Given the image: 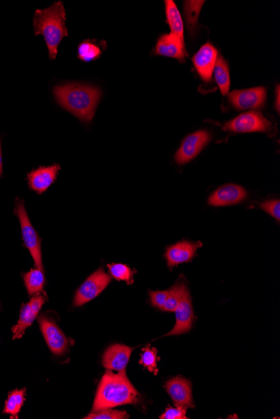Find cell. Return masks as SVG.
I'll return each instance as SVG.
<instances>
[{
	"mask_svg": "<svg viewBox=\"0 0 280 419\" xmlns=\"http://www.w3.org/2000/svg\"><path fill=\"white\" fill-rule=\"evenodd\" d=\"M58 104L77 119L88 124L95 116L102 91L99 87L81 82H68L53 88Z\"/></svg>",
	"mask_w": 280,
	"mask_h": 419,
	"instance_id": "cell-1",
	"label": "cell"
},
{
	"mask_svg": "<svg viewBox=\"0 0 280 419\" xmlns=\"http://www.w3.org/2000/svg\"><path fill=\"white\" fill-rule=\"evenodd\" d=\"M139 397L136 388L130 382L125 371L115 374L107 370L97 388L92 411L136 403Z\"/></svg>",
	"mask_w": 280,
	"mask_h": 419,
	"instance_id": "cell-2",
	"label": "cell"
},
{
	"mask_svg": "<svg viewBox=\"0 0 280 419\" xmlns=\"http://www.w3.org/2000/svg\"><path fill=\"white\" fill-rule=\"evenodd\" d=\"M66 11L62 1L55 2L45 9H37L33 18L35 36L44 37L49 51V59L55 60L58 46L63 38L68 36Z\"/></svg>",
	"mask_w": 280,
	"mask_h": 419,
	"instance_id": "cell-3",
	"label": "cell"
},
{
	"mask_svg": "<svg viewBox=\"0 0 280 419\" xmlns=\"http://www.w3.org/2000/svg\"><path fill=\"white\" fill-rule=\"evenodd\" d=\"M15 214L20 221L23 241L28 251H30L36 268L44 271L43 261H42L41 239L38 233L32 225L25 206L24 200L17 199L16 202Z\"/></svg>",
	"mask_w": 280,
	"mask_h": 419,
	"instance_id": "cell-4",
	"label": "cell"
},
{
	"mask_svg": "<svg viewBox=\"0 0 280 419\" xmlns=\"http://www.w3.org/2000/svg\"><path fill=\"white\" fill-rule=\"evenodd\" d=\"M111 281L112 277L102 268L92 273L75 293L74 307H82L95 300L109 286Z\"/></svg>",
	"mask_w": 280,
	"mask_h": 419,
	"instance_id": "cell-5",
	"label": "cell"
},
{
	"mask_svg": "<svg viewBox=\"0 0 280 419\" xmlns=\"http://www.w3.org/2000/svg\"><path fill=\"white\" fill-rule=\"evenodd\" d=\"M271 128V124L259 111H250L237 116L227 122L224 129L233 133H265Z\"/></svg>",
	"mask_w": 280,
	"mask_h": 419,
	"instance_id": "cell-6",
	"label": "cell"
},
{
	"mask_svg": "<svg viewBox=\"0 0 280 419\" xmlns=\"http://www.w3.org/2000/svg\"><path fill=\"white\" fill-rule=\"evenodd\" d=\"M210 140H211V135L205 130L198 131L186 136L176 153V163L184 165L190 162L202 152Z\"/></svg>",
	"mask_w": 280,
	"mask_h": 419,
	"instance_id": "cell-7",
	"label": "cell"
},
{
	"mask_svg": "<svg viewBox=\"0 0 280 419\" xmlns=\"http://www.w3.org/2000/svg\"><path fill=\"white\" fill-rule=\"evenodd\" d=\"M38 322L46 344L51 352L57 356L65 354L68 350L69 341L62 330L53 320L44 315H41Z\"/></svg>",
	"mask_w": 280,
	"mask_h": 419,
	"instance_id": "cell-8",
	"label": "cell"
},
{
	"mask_svg": "<svg viewBox=\"0 0 280 419\" xmlns=\"http://www.w3.org/2000/svg\"><path fill=\"white\" fill-rule=\"evenodd\" d=\"M267 92L263 87L232 92L228 95L231 104L237 110L257 109L264 107Z\"/></svg>",
	"mask_w": 280,
	"mask_h": 419,
	"instance_id": "cell-9",
	"label": "cell"
},
{
	"mask_svg": "<svg viewBox=\"0 0 280 419\" xmlns=\"http://www.w3.org/2000/svg\"><path fill=\"white\" fill-rule=\"evenodd\" d=\"M62 167L55 163L50 166H41L27 174V183L30 190L38 195L44 194L57 180Z\"/></svg>",
	"mask_w": 280,
	"mask_h": 419,
	"instance_id": "cell-10",
	"label": "cell"
},
{
	"mask_svg": "<svg viewBox=\"0 0 280 419\" xmlns=\"http://www.w3.org/2000/svg\"><path fill=\"white\" fill-rule=\"evenodd\" d=\"M247 192L242 186L228 183L215 190L208 200L212 207H225L239 205L247 199Z\"/></svg>",
	"mask_w": 280,
	"mask_h": 419,
	"instance_id": "cell-11",
	"label": "cell"
},
{
	"mask_svg": "<svg viewBox=\"0 0 280 419\" xmlns=\"http://www.w3.org/2000/svg\"><path fill=\"white\" fill-rule=\"evenodd\" d=\"M217 56L218 51L211 43H207L202 46V48L193 56L194 67L205 82H212Z\"/></svg>",
	"mask_w": 280,
	"mask_h": 419,
	"instance_id": "cell-12",
	"label": "cell"
},
{
	"mask_svg": "<svg viewBox=\"0 0 280 419\" xmlns=\"http://www.w3.org/2000/svg\"><path fill=\"white\" fill-rule=\"evenodd\" d=\"M166 392L170 395L176 407L193 408L195 405L193 399L191 383L188 379L176 376L166 383Z\"/></svg>",
	"mask_w": 280,
	"mask_h": 419,
	"instance_id": "cell-13",
	"label": "cell"
},
{
	"mask_svg": "<svg viewBox=\"0 0 280 419\" xmlns=\"http://www.w3.org/2000/svg\"><path fill=\"white\" fill-rule=\"evenodd\" d=\"M176 322L173 329L166 334V337L178 336L190 331L193 328L195 315L191 303L190 292H186L178 307L175 310Z\"/></svg>",
	"mask_w": 280,
	"mask_h": 419,
	"instance_id": "cell-14",
	"label": "cell"
},
{
	"mask_svg": "<svg viewBox=\"0 0 280 419\" xmlns=\"http://www.w3.org/2000/svg\"><path fill=\"white\" fill-rule=\"evenodd\" d=\"M202 246L200 242L181 241L168 247L165 254L168 266L171 269L181 263L193 261L198 248Z\"/></svg>",
	"mask_w": 280,
	"mask_h": 419,
	"instance_id": "cell-15",
	"label": "cell"
},
{
	"mask_svg": "<svg viewBox=\"0 0 280 419\" xmlns=\"http://www.w3.org/2000/svg\"><path fill=\"white\" fill-rule=\"evenodd\" d=\"M133 350L132 347L121 344L110 346L102 356V365L107 370L125 371Z\"/></svg>",
	"mask_w": 280,
	"mask_h": 419,
	"instance_id": "cell-16",
	"label": "cell"
},
{
	"mask_svg": "<svg viewBox=\"0 0 280 419\" xmlns=\"http://www.w3.org/2000/svg\"><path fill=\"white\" fill-rule=\"evenodd\" d=\"M154 53L156 55L175 58L181 62H184L185 44L174 35H163L158 38Z\"/></svg>",
	"mask_w": 280,
	"mask_h": 419,
	"instance_id": "cell-17",
	"label": "cell"
},
{
	"mask_svg": "<svg viewBox=\"0 0 280 419\" xmlns=\"http://www.w3.org/2000/svg\"><path fill=\"white\" fill-rule=\"evenodd\" d=\"M166 13L167 22L171 27V34L176 36L184 43V25L178 8L172 0H166Z\"/></svg>",
	"mask_w": 280,
	"mask_h": 419,
	"instance_id": "cell-18",
	"label": "cell"
},
{
	"mask_svg": "<svg viewBox=\"0 0 280 419\" xmlns=\"http://www.w3.org/2000/svg\"><path fill=\"white\" fill-rule=\"evenodd\" d=\"M214 77L220 92L223 96H226L230 89V72L227 61L222 55H218L216 65L214 67Z\"/></svg>",
	"mask_w": 280,
	"mask_h": 419,
	"instance_id": "cell-19",
	"label": "cell"
},
{
	"mask_svg": "<svg viewBox=\"0 0 280 419\" xmlns=\"http://www.w3.org/2000/svg\"><path fill=\"white\" fill-rule=\"evenodd\" d=\"M23 279H24L25 285L30 296H33L43 291L45 284L43 271H41L38 268L31 269L23 275Z\"/></svg>",
	"mask_w": 280,
	"mask_h": 419,
	"instance_id": "cell-20",
	"label": "cell"
},
{
	"mask_svg": "<svg viewBox=\"0 0 280 419\" xmlns=\"http://www.w3.org/2000/svg\"><path fill=\"white\" fill-rule=\"evenodd\" d=\"M95 40H86L81 42L77 47V58L83 62H92L100 58L102 50Z\"/></svg>",
	"mask_w": 280,
	"mask_h": 419,
	"instance_id": "cell-21",
	"label": "cell"
},
{
	"mask_svg": "<svg viewBox=\"0 0 280 419\" xmlns=\"http://www.w3.org/2000/svg\"><path fill=\"white\" fill-rule=\"evenodd\" d=\"M25 400L26 388L11 391L9 393L3 413L11 414L12 418H18Z\"/></svg>",
	"mask_w": 280,
	"mask_h": 419,
	"instance_id": "cell-22",
	"label": "cell"
},
{
	"mask_svg": "<svg viewBox=\"0 0 280 419\" xmlns=\"http://www.w3.org/2000/svg\"><path fill=\"white\" fill-rule=\"evenodd\" d=\"M34 319L32 318L30 303L23 304L21 309L20 319L15 327H12L13 339H21L26 331V329L31 326Z\"/></svg>",
	"mask_w": 280,
	"mask_h": 419,
	"instance_id": "cell-23",
	"label": "cell"
},
{
	"mask_svg": "<svg viewBox=\"0 0 280 419\" xmlns=\"http://www.w3.org/2000/svg\"><path fill=\"white\" fill-rule=\"evenodd\" d=\"M169 290V296H168V299L162 310L167 312H174L181 300L183 299L186 292L189 291V290L188 286L182 281L178 282V283H176Z\"/></svg>",
	"mask_w": 280,
	"mask_h": 419,
	"instance_id": "cell-24",
	"label": "cell"
},
{
	"mask_svg": "<svg viewBox=\"0 0 280 419\" xmlns=\"http://www.w3.org/2000/svg\"><path fill=\"white\" fill-rule=\"evenodd\" d=\"M107 268H109L110 276L114 278L116 281H125L128 285L134 283V276L136 271L130 269L128 266L113 263L107 265Z\"/></svg>",
	"mask_w": 280,
	"mask_h": 419,
	"instance_id": "cell-25",
	"label": "cell"
},
{
	"mask_svg": "<svg viewBox=\"0 0 280 419\" xmlns=\"http://www.w3.org/2000/svg\"><path fill=\"white\" fill-rule=\"evenodd\" d=\"M205 1H185L184 13L190 31H194L198 25V16Z\"/></svg>",
	"mask_w": 280,
	"mask_h": 419,
	"instance_id": "cell-26",
	"label": "cell"
},
{
	"mask_svg": "<svg viewBox=\"0 0 280 419\" xmlns=\"http://www.w3.org/2000/svg\"><path fill=\"white\" fill-rule=\"evenodd\" d=\"M142 351L141 355H140L139 364L154 374L157 375V350L156 348H151L147 346Z\"/></svg>",
	"mask_w": 280,
	"mask_h": 419,
	"instance_id": "cell-27",
	"label": "cell"
},
{
	"mask_svg": "<svg viewBox=\"0 0 280 419\" xmlns=\"http://www.w3.org/2000/svg\"><path fill=\"white\" fill-rule=\"evenodd\" d=\"M129 414L125 411L114 410L112 408L102 409V410L92 412L84 418L85 419H126L129 418Z\"/></svg>",
	"mask_w": 280,
	"mask_h": 419,
	"instance_id": "cell-28",
	"label": "cell"
},
{
	"mask_svg": "<svg viewBox=\"0 0 280 419\" xmlns=\"http://www.w3.org/2000/svg\"><path fill=\"white\" fill-rule=\"evenodd\" d=\"M170 290L149 291V298L154 308L158 310H163L169 296Z\"/></svg>",
	"mask_w": 280,
	"mask_h": 419,
	"instance_id": "cell-29",
	"label": "cell"
},
{
	"mask_svg": "<svg viewBox=\"0 0 280 419\" xmlns=\"http://www.w3.org/2000/svg\"><path fill=\"white\" fill-rule=\"evenodd\" d=\"M261 209L266 213L271 215L272 217L278 221H280V201L279 200H269L261 204Z\"/></svg>",
	"mask_w": 280,
	"mask_h": 419,
	"instance_id": "cell-30",
	"label": "cell"
},
{
	"mask_svg": "<svg viewBox=\"0 0 280 419\" xmlns=\"http://www.w3.org/2000/svg\"><path fill=\"white\" fill-rule=\"evenodd\" d=\"M186 408L185 407H176L172 408L168 406L166 410L162 415L160 416L161 419H188L186 417Z\"/></svg>",
	"mask_w": 280,
	"mask_h": 419,
	"instance_id": "cell-31",
	"label": "cell"
},
{
	"mask_svg": "<svg viewBox=\"0 0 280 419\" xmlns=\"http://www.w3.org/2000/svg\"><path fill=\"white\" fill-rule=\"evenodd\" d=\"M3 175V156H2V142L0 138V178Z\"/></svg>",
	"mask_w": 280,
	"mask_h": 419,
	"instance_id": "cell-32",
	"label": "cell"
},
{
	"mask_svg": "<svg viewBox=\"0 0 280 419\" xmlns=\"http://www.w3.org/2000/svg\"><path fill=\"white\" fill-rule=\"evenodd\" d=\"M276 92H277V96H276L277 102L275 103H276L277 111H279V86L277 87Z\"/></svg>",
	"mask_w": 280,
	"mask_h": 419,
	"instance_id": "cell-33",
	"label": "cell"
},
{
	"mask_svg": "<svg viewBox=\"0 0 280 419\" xmlns=\"http://www.w3.org/2000/svg\"><path fill=\"white\" fill-rule=\"evenodd\" d=\"M0 308H1V305H0Z\"/></svg>",
	"mask_w": 280,
	"mask_h": 419,
	"instance_id": "cell-34",
	"label": "cell"
}]
</instances>
